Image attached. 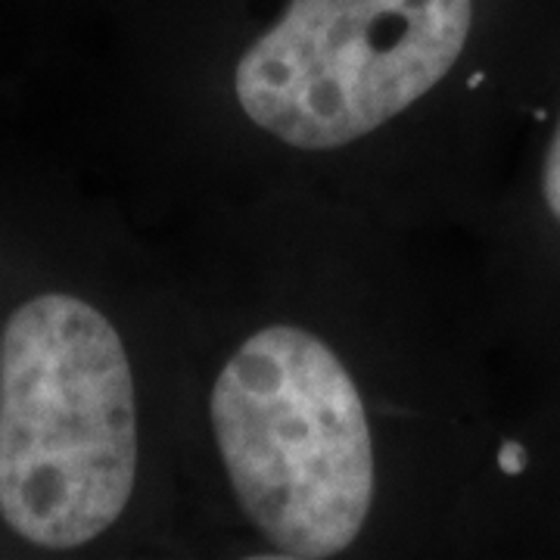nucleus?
<instances>
[{
    "label": "nucleus",
    "instance_id": "nucleus-1",
    "mask_svg": "<svg viewBox=\"0 0 560 560\" xmlns=\"http://www.w3.org/2000/svg\"><path fill=\"white\" fill-rule=\"evenodd\" d=\"M138 477L135 377L94 305L44 293L0 337V517L38 548H81L119 521Z\"/></svg>",
    "mask_w": 560,
    "mask_h": 560
},
{
    "label": "nucleus",
    "instance_id": "nucleus-5",
    "mask_svg": "<svg viewBox=\"0 0 560 560\" xmlns=\"http://www.w3.org/2000/svg\"><path fill=\"white\" fill-rule=\"evenodd\" d=\"M499 464L504 474H523V467H526V452H523V445L517 442H504V448L499 452Z\"/></svg>",
    "mask_w": 560,
    "mask_h": 560
},
{
    "label": "nucleus",
    "instance_id": "nucleus-3",
    "mask_svg": "<svg viewBox=\"0 0 560 560\" xmlns=\"http://www.w3.org/2000/svg\"><path fill=\"white\" fill-rule=\"evenodd\" d=\"M474 0H290L237 62L241 109L300 150H337L430 94L464 54Z\"/></svg>",
    "mask_w": 560,
    "mask_h": 560
},
{
    "label": "nucleus",
    "instance_id": "nucleus-2",
    "mask_svg": "<svg viewBox=\"0 0 560 560\" xmlns=\"http://www.w3.org/2000/svg\"><path fill=\"white\" fill-rule=\"evenodd\" d=\"M212 430L246 517L283 558H334L374 501V442L337 352L293 324L253 334L221 368Z\"/></svg>",
    "mask_w": 560,
    "mask_h": 560
},
{
    "label": "nucleus",
    "instance_id": "nucleus-4",
    "mask_svg": "<svg viewBox=\"0 0 560 560\" xmlns=\"http://www.w3.org/2000/svg\"><path fill=\"white\" fill-rule=\"evenodd\" d=\"M541 194L551 209V215L560 221V121L555 138L548 143V156H545V172H541Z\"/></svg>",
    "mask_w": 560,
    "mask_h": 560
}]
</instances>
